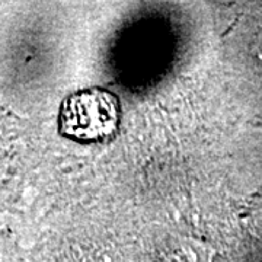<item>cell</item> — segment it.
<instances>
[{"label": "cell", "mask_w": 262, "mask_h": 262, "mask_svg": "<svg viewBox=\"0 0 262 262\" xmlns=\"http://www.w3.org/2000/svg\"><path fill=\"white\" fill-rule=\"evenodd\" d=\"M121 103L102 88H88L66 98L58 114V131L77 143H103L120 130Z\"/></svg>", "instance_id": "obj_1"}]
</instances>
